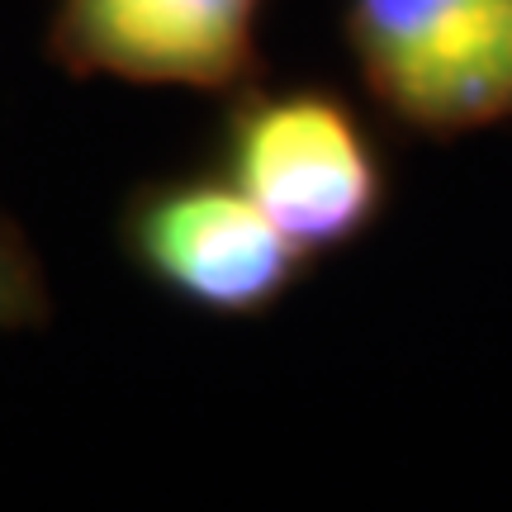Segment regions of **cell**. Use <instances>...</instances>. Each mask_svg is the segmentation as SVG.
<instances>
[{
    "label": "cell",
    "instance_id": "cell-1",
    "mask_svg": "<svg viewBox=\"0 0 512 512\" xmlns=\"http://www.w3.org/2000/svg\"><path fill=\"white\" fill-rule=\"evenodd\" d=\"M200 157L228 171L266 219L323 266L361 247L394 209V147L332 81H252L223 95Z\"/></svg>",
    "mask_w": 512,
    "mask_h": 512
},
{
    "label": "cell",
    "instance_id": "cell-2",
    "mask_svg": "<svg viewBox=\"0 0 512 512\" xmlns=\"http://www.w3.org/2000/svg\"><path fill=\"white\" fill-rule=\"evenodd\" d=\"M114 252L152 294L209 323H266L318 271L209 157L128 185Z\"/></svg>",
    "mask_w": 512,
    "mask_h": 512
},
{
    "label": "cell",
    "instance_id": "cell-3",
    "mask_svg": "<svg viewBox=\"0 0 512 512\" xmlns=\"http://www.w3.org/2000/svg\"><path fill=\"white\" fill-rule=\"evenodd\" d=\"M337 34L361 95L408 143L512 124V0H342Z\"/></svg>",
    "mask_w": 512,
    "mask_h": 512
},
{
    "label": "cell",
    "instance_id": "cell-4",
    "mask_svg": "<svg viewBox=\"0 0 512 512\" xmlns=\"http://www.w3.org/2000/svg\"><path fill=\"white\" fill-rule=\"evenodd\" d=\"M261 19L266 0H53L38 53L67 81L223 100L271 76Z\"/></svg>",
    "mask_w": 512,
    "mask_h": 512
},
{
    "label": "cell",
    "instance_id": "cell-5",
    "mask_svg": "<svg viewBox=\"0 0 512 512\" xmlns=\"http://www.w3.org/2000/svg\"><path fill=\"white\" fill-rule=\"evenodd\" d=\"M53 328V285L15 214L0 209V332Z\"/></svg>",
    "mask_w": 512,
    "mask_h": 512
}]
</instances>
